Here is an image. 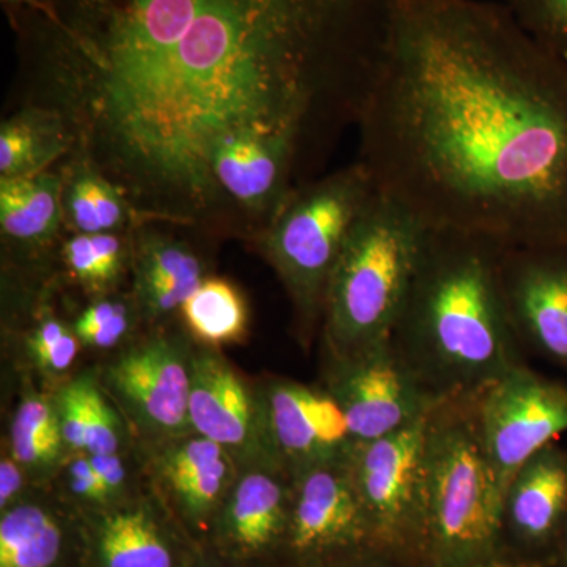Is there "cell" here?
<instances>
[{
    "label": "cell",
    "instance_id": "cell-1",
    "mask_svg": "<svg viewBox=\"0 0 567 567\" xmlns=\"http://www.w3.org/2000/svg\"><path fill=\"white\" fill-rule=\"evenodd\" d=\"M9 14L31 104L140 221L245 233L215 178L235 145L297 156L308 181L360 121L390 0H41Z\"/></svg>",
    "mask_w": 567,
    "mask_h": 567
},
{
    "label": "cell",
    "instance_id": "cell-2",
    "mask_svg": "<svg viewBox=\"0 0 567 567\" xmlns=\"http://www.w3.org/2000/svg\"><path fill=\"white\" fill-rule=\"evenodd\" d=\"M357 126L377 192L431 229L567 245V62L496 0H390Z\"/></svg>",
    "mask_w": 567,
    "mask_h": 567
},
{
    "label": "cell",
    "instance_id": "cell-3",
    "mask_svg": "<svg viewBox=\"0 0 567 567\" xmlns=\"http://www.w3.org/2000/svg\"><path fill=\"white\" fill-rule=\"evenodd\" d=\"M506 246L450 229L429 230L393 344L431 393H481L522 364L502 287Z\"/></svg>",
    "mask_w": 567,
    "mask_h": 567
},
{
    "label": "cell",
    "instance_id": "cell-4",
    "mask_svg": "<svg viewBox=\"0 0 567 567\" xmlns=\"http://www.w3.org/2000/svg\"><path fill=\"white\" fill-rule=\"evenodd\" d=\"M476 395L442 399L425 423L421 550L429 567H476L498 558L506 498L483 446Z\"/></svg>",
    "mask_w": 567,
    "mask_h": 567
},
{
    "label": "cell",
    "instance_id": "cell-5",
    "mask_svg": "<svg viewBox=\"0 0 567 567\" xmlns=\"http://www.w3.org/2000/svg\"><path fill=\"white\" fill-rule=\"evenodd\" d=\"M431 227L379 192L361 213L334 265L322 353L349 354L393 341Z\"/></svg>",
    "mask_w": 567,
    "mask_h": 567
},
{
    "label": "cell",
    "instance_id": "cell-6",
    "mask_svg": "<svg viewBox=\"0 0 567 567\" xmlns=\"http://www.w3.org/2000/svg\"><path fill=\"white\" fill-rule=\"evenodd\" d=\"M377 189L354 163L303 183L252 244L289 297L298 341L309 346L322 324L324 297L347 237Z\"/></svg>",
    "mask_w": 567,
    "mask_h": 567
},
{
    "label": "cell",
    "instance_id": "cell-7",
    "mask_svg": "<svg viewBox=\"0 0 567 567\" xmlns=\"http://www.w3.org/2000/svg\"><path fill=\"white\" fill-rule=\"evenodd\" d=\"M194 342L173 322L147 328L95 364L104 394L136 445L192 434L189 391Z\"/></svg>",
    "mask_w": 567,
    "mask_h": 567
},
{
    "label": "cell",
    "instance_id": "cell-8",
    "mask_svg": "<svg viewBox=\"0 0 567 567\" xmlns=\"http://www.w3.org/2000/svg\"><path fill=\"white\" fill-rule=\"evenodd\" d=\"M341 406L353 442H368L427 416L442 398L417 379L393 341L323 354L322 383Z\"/></svg>",
    "mask_w": 567,
    "mask_h": 567
},
{
    "label": "cell",
    "instance_id": "cell-9",
    "mask_svg": "<svg viewBox=\"0 0 567 567\" xmlns=\"http://www.w3.org/2000/svg\"><path fill=\"white\" fill-rule=\"evenodd\" d=\"M488 464L502 494L529 458L567 432V386L524 364L476 395Z\"/></svg>",
    "mask_w": 567,
    "mask_h": 567
},
{
    "label": "cell",
    "instance_id": "cell-10",
    "mask_svg": "<svg viewBox=\"0 0 567 567\" xmlns=\"http://www.w3.org/2000/svg\"><path fill=\"white\" fill-rule=\"evenodd\" d=\"M189 420L193 432L218 443L241 472L287 470L271 439L259 379H248L221 350L194 344Z\"/></svg>",
    "mask_w": 567,
    "mask_h": 567
},
{
    "label": "cell",
    "instance_id": "cell-11",
    "mask_svg": "<svg viewBox=\"0 0 567 567\" xmlns=\"http://www.w3.org/2000/svg\"><path fill=\"white\" fill-rule=\"evenodd\" d=\"M427 416L350 446V473L380 550L421 548V462Z\"/></svg>",
    "mask_w": 567,
    "mask_h": 567
},
{
    "label": "cell",
    "instance_id": "cell-12",
    "mask_svg": "<svg viewBox=\"0 0 567 567\" xmlns=\"http://www.w3.org/2000/svg\"><path fill=\"white\" fill-rule=\"evenodd\" d=\"M347 456L290 473L292 509L284 555L297 567L377 548Z\"/></svg>",
    "mask_w": 567,
    "mask_h": 567
},
{
    "label": "cell",
    "instance_id": "cell-13",
    "mask_svg": "<svg viewBox=\"0 0 567 567\" xmlns=\"http://www.w3.org/2000/svg\"><path fill=\"white\" fill-rule=\"evenodd\" d=\"M142 475L178 527L205 554L213 524L241 470L218 443L188 435L136 445Z\"/></svg>",
    "mask_w": 567,
    "mask_h": 567
},
{
    "label": "cell",
    "instance_id": "cell-14",
    "mask_svg": "<svg viewBox=\"0 0 567 567\" xmlns=\"http://www.w3.org/2000/svg\"><path fill=\"white\" fill-rule=\"evenodd\" d=\"M82 516L89 567H193L204 559L145 481L130 498Z\"/></svg>",
    "mask_w": 567,
    "mask_h": 567
},
{
    "label": "cell",
    "instance_id": "cell-15",
    "mask_svg": "<svg viewBox=\"0 0 567 567\" xmlns=\"http://www.w3.org/2000/svg\"><path fill=\"white\" fill-rule=\"evenodd\" d=\"M502 287L520 344L567 368V245L506 246Z\"/></svg>",
    "mask_w": 567,
    "mask_h": 567
},
{
    "label": "cell",
    "instance_id": "cell-16",
    "mask_svg": "<svg viewBox=\"0 0 567 567\" xmlns=\"http://www.w3.org/2000/svg\"><path fill=\"white\" fill-rule=\"evenodd\" d=\"M290 509L292 477L287 470H244L213 524L207 548L230 567L267 561L284 554Z\"/></svg>",
    "mask_w": 567,
    "mask_h": 567
},
{
    "label": "cell",
    "instance_id": "cell-17",
    "mask_svg": "<svg viewBox=\"0 0 567 567\" xmlns=\"http://www.w3.org/2000/svg\"><path fill=\"white\" fill-rule=\"evenodd\" d=\"M271 439L287 472L344 457L353 445L344 412L322 385L259 379Z\"/></svg>",
    "mask_w": 567,
    "mask_h": 567
},
{
    "label": "cell",
    "instance_id": "cell-18",
    "mask_svg": "<svg viewBox=\"0 0 567 567\" xmlns=\"http://www.w3.org/2000/svg\"><path fill=\"white\" fill-rule=\"evenodd\" d=\"M130 248L132 295L145 330L178 319L183 303L207 278L199 254L148 221L130 230Z\"/></svg>",
    "mask_w": 567,
    "mask_h": 567
},
{
    "label": "cell",
    "instance_id": "cell-19",
    "mask_svg": "<svg viewBox=\"0 0 567 567\" xmlns=\"http://www.w3.org/2000/svg\"><path fill=\"white\" fill-rule=\"evenodd\" d=\"M85 537L81 511L51 484L0 513V567H63Z\"/></svg>",
    "mask_w": 567,
    "mask_h": 567
},
{
    "label": "cell",
    "instance_id": "cell-20",
    "mask_svg": "<svg viewBox=\"0 0 567 567\" xmlns=\"http://www.w3.org/2000/svg\"><path fill=\"white\" fill-rule=\"evenodd\" d=\"M62 186V171L0 178V230L9 251L3 268L47 275L48 252L65 227Z\"/></svg>",
    "mask_w": 567,
    "mask_h": 567
},
{
    "label": "cell",
    "instance_id": "cell-21",
    "mask_svg": "<svg viewBox=\"0 0 567 567\" xmlns=\"http://www.w3.org/2000/svg\"><path fill=\"white\" fill-rule=\"evenodd\" d=\"M567 517V454L548 445L518 470L506 494L505 522L525 543L555 535Z\"/></svg>",
    "mask_w": 567,
    "mask_h": 567
},
{
    "label": "cell",
    "instance_id": "cell-22",
    "mask_svg": "<svg viewBox=\"0 0 567 567\" xmlns=\"http://www.w3.org/2000/svg\"><path fill=\"white\" fill-rule=\"evenodd\" d=\"M54 395L70 453L106 456L136 446L128 425L104 394L95 365L74 372Z\"/></svg>",
    "mask_w": 567,
    "mask_h": 567
},
{
    "label": "cell",
    "instance_id": "cell-23",
    "mask_svg": "<svg viewBox=\"0 0 567 567\" xmlns=\"http://www.w3.org/2000/svg\"><path fill=\"white\" fill-rule=\"evenodd\" d=\"M73 136L59 112L25 103L0 126V178L51 171L73 152Z\"/></svg>",
    "mask_w": 567,
    "mask_h": 567
},
{
    "label": "cell",
    "instance_id": "cell-24",
    "mask_svg": "<svg viewBox=\"0 0 567 567\" xmlns=\"http://www.w3.org/2000/svg\"><path fill=\"white\" fill-rule=\"evenodd\" d=\"M63 221L71 234L130 233L140 221L125 194L81 159L62 166Z\"/></svg>",
    "mask_w": 567,
    "mask_h": 567
},
{
    "label": "cell",
    "instance_id": "cell-25",
    "mask_svg": "<svg viewBox=\"0 0 567 567\" xmlns=\"http://www.w3.org/2000/svg\"><path fill=\"white\" fill-rule=\"evenodd\" d=\"M249 319L244 292L218 276H207L178 311L182 328L194 344L216 350L245 342Z\"/></svg>",
    "mask_w": 567,
    "mask_h": 567
},
{
    "label": "cell",
    "instance_id": "cell-26",
    "mask_svg": "<svg viewBox=\"0 0 567 567\" xmlns=\"http://www.w3.org/2000/svg\"><path fill=\"white\" fill-rule=\"evenodd\" d=\"M59 257L70 281L89 297L118 292L130 275V233L73 234L63 241Z\"/></svg>",
    "mask_w": 567,
    "mask_h": 567
},
{
    "label": "cell",
    "instance_id": "cell-27",
    "mask_svg": "<svg viewBox=\"0 0 567 567\" xmlns=\"http://www.w3.org/2000/svg\"><path fill=\"white\" fill-rule=\"evenodd\" d=\"M82 347L110 354L145 330L132 292L92 298L73 322Z\"/></svg>",
    "mask_w": 567,
    "mask_h": 567
},
{
    "label": "cell",
    "instance_id": "cell-28",
    "mask_svg": "<svg viewBox=\"0 0 567 567\" xmlns=\"http://www.w3.org/2000/svg\"><path fill=\"white\" fill-rule=\"evenodd\" d=\"M525 31L567 62V0H496Z\"/></svg>",
    "mask_w": 567,
    "mask_h": 567
},
{
    "label": "cell",
    "instance_id": "cell-29",
    "mask_svg": "<svg viewBox=\"0 0 567 567\" xmlns=\"http://www.w3.org/2000/svg\"><path fill=\"white\" fill-rule=\"evenodd\" d=\"M52 486L82 514L111 506L110 496L89 454L70 453L52 481Z\"/></svg>",
    "mask_w": 567,
    "mask_h": 567
},
{
    "label": "cell",
    "instance_id": "cell-30",
    "mask_svg": "<svg viewBox=\"0 0 567 567\" xmlns=\"http://www.w3.org/2000/svg\"><path fill=\"white\" fill-rule=\"evenodd\" d=\"M35 484L6 447L0 456V513L31 494Z\"/></svg>",
    "mask_w": 567,
    "mask_h": 567
},
{
    "label": "cell",
    "instance_id": "cell-31",
    "mask_svg": "<svg viewBox=\"0 0 567 567\" xmlns=\"http://www.w3.org/2000/svg\"><path fill=\"white\" fill-rule=\"evenodd\" d=\"M386 554L390 551L371 548V550L361 551L352 557L333 559V561L309 567H398L385 557Z\"/></svg>",
    "mask_w": 567,
    "mask_h": 567
},
{
    "label": "cell",
    "instance_id": "cell-32",
    "mask_svg": "<svg viewBox=\"0 0 567 567\" xmlns=\"http://www.w3.org/2000/svg\"><path fill=\"white\" fill-rule=\"evenodd\" d=\"M3 7H6L7 13H13V11L22 9L43 10L44 6L41 0H2Z\"/></svg>",
    "mask_w": 567,
    "mask_h": 567
},
{
    "label": "cell",
    "instance_id": "cell-33",
    "mask_svg": "<svg viewBox=\"0 0 567 567\" xmlns=\"http://www.w3.org/2000/svg\"><path fill=\"white\" fill-rule=\"evenodd\" d=\"M476 567H528L527 565H520V563L505 561V559L495 558L492 561L484 563V565Z\"/></svg>",
    "mask_w": 567,
    "mask_h": 567
},
{
    "label": "cell",
    "instance_id": "cell-34",
    "mask_svg": "<svg viewBox=\"0 0 567 567\" xmlns=\"http://www.w3.org/2000/svg\"><path fill=\"white\" fill-rule=\"evenodd\" d=\"M193 567H229L227 565H224V563L219 561L218 565H212V563H207V561H200V563H197L196 566H193Z\"/></svg>",
    "mask_w": 567,
    "mask_h": 567
},
{
    "label": "cell",
    "instance_id": "cell-35",
    "mask_svg": "<svg viewBox=\"0 0 567 567\" xmlns=\"http://www.w3.org/2000/svg\"><path fill=\"white\" fill-rule=\"evenodd\" d=\"M566 546H567V539H566ZM567 548V547H566Z\"/></svg>",
    "mask_w": 567,
    "mask_h": 567
}]
</instances>
